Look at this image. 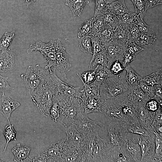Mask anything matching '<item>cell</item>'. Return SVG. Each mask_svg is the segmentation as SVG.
I'll use <instances>...</instances> for the list:
<instances>
[{
	"label": "cell",
	"instance_id": "74e56055",
	"mask_svg": "<svg viewBox=\"0 0 162 162\" xmlns=\"http://www.w3.org/2000/svg\"><path fill=\"white\" fill-rule=\"evenodd\" d=\"M103 21L104 25L114 29L119 24V20L114 14L107 10L104 15Z\"/></svg>",
	"mask_w": 162,
	"mask_h": 162
},
{
	"label": "cell",
	"instance_id": "91938a15",
	"mask_svg": "<svg viewBox=\"0 0 162 162\" xmlns=\"http://www.w3.org/2000/svg\"><path fill=\"white\" fill-rule=\"evenodd\" d=\"M147 9L162 4V0H147Z\"/></svg>",
	"mask_w": 162,
	"mask_h": 162
},
{
	"label": "cell",
	"instance_id": "d6a6232c",
	"mask_svg": "<svg viewBox=\"0 0 162 162\" xmlns=\"http://www.w3.org/2000/svg\"><path fill=\"white\" fill-rule=\"evenodd\" d=\"M135 23V25L141 33L148 36L156 37L154 30L150 26L146 24L139 16L136 18Z\"/></svg>",
	"mask_w": 162,
	"mask_h": 162
},
{
	"label": "cell",
	"instance_id": "1f68e13d",
	"mask_svg": "<svg viewBox=\"0 0 162 162\" xmlns=\"http://www.w3.org/2000/svg\"><path fill=\"white\" fill-rule=\"evenodd\" d=\"M142 80L151 86L156 84H162V67L151 74L142 78Z\"/></svg>",
	"mask_w": 162,
	"mask_h": 162
},
{
	"label": "cell",
	"instance_id": "6125c7cd",
	"mask_svg": "<svg viewBox=\"0 0 162 162\" xmlns=\"http://www.w3.org/2000/svg\"><path fill=\"white\" fill-rule=\"evenodd\" d=\"M105 2L108 4H110L113 2L120 1V0H123L124 1L125 0H104Z\"/></svg>",
	"mask_w": 162,
	"mask_h": 162
},
{
	"label": "cell",
	"instance_id": "d6986e66",
	"mask_svg": "<svg viewBox=\"0 0 162 162\" xmlns=\"http://www.w3.org/2000/svg\"><path fill=\"white\" fill-rule=\"evenodd\" d=\"M20 105L19 102L14 100L9 96L2 93L0 98V113L7 120H9L12 112Z\"/></svg>",
	"mask_w": 162,
	"mask_h": 162
},
{
	"label": "cell",
	"instance_id": "7c38bea8",
	"mask_svg": "<svg viewBox=\"0 0 162 162\" xmlns=\"http://www.w3.org/2000/svg\"><path fill=\"white\" fill-rule=\"evenodd\" d=\"M122 123L108 122V138L110 143L114 148L122 147L124 133L121 126Z\"/></svg>",
	"mask_w": 162,
	"mask_h": 162
},
{
	"label": "cell",
	"instance_id": "7a4b0ae2",
	"mask_svg": "<svg viewBox=\"0 0 162 162\" xmlns=\"http://www.w3.org/2000/svg\"><path fill=\"white\" fill-rule=\"evenodd\" d=\"M55 97L59 108V116L57 122L66 130L73 124L77 113L84 110V100L81 98L68 97L57 93Z\"/></svg>",
	"mask_w": 162,
	"mask_h": 162
},
{
	"label": "cell",
	"instance_id": "9c48e42d",
	"mask_svg": "<svg viewBox=\"0 0 162 162\" xmlns=\"http://www.w3.org/2000/svg\"><path fill=\"white\" fill-rule=\"evenodd\" d=\"M140 135L125 132L122 144L124 152L130 157L133 162H140L141 158V148L139 144Z\"/></svg>",
	"mask_w": 162,
	"mask_h": 162
},
{
	"label": "cell",
	"instance_id": "6f0895ef",
	"mask_svg": "<svg viewBox=\"0 0 162 162\" xmlns=\"http://www.w3.org/2000/svg\"><path fill=\"white\" fill-rule=\"evenodd\" d=\"M135 56L125 52L122 59V65L124 68L134 60L135 59Z\"/></svg>",
	"mask_w": 162,
	"mask_h": 162
},
{
	"label": "cell",
	"instance_id": "3957f363",
	"mask_svg": "<svg viewBox=\"0 0 162 162\" xmlns=\"http://www.w3.org/2000/svg\"><path fill=\"white\" fill-rule=\"evenodd\" d=\"M122 73L116 75L112 74L101 84L99 95L102 100L114 99L128 93L131 86L128 84Z\"/></svg>",
	"mask_w": 162,
	"mask_h": 162
},
{
	"label": "cell",
	"instance_id": "4fadbf2b",
	"mask_svg": "<svg viewBox=\"0 0 162 162\" xmlns=\"http://www.w3.org/2000/svg\"><path fill=\"white\" fill-rule=\"evenodd\" d=\"M52 75L57 93L68 97L82 98L83 94L80 87L73 86L62 80L56 75L55 70L53 71Z\"/></svg>",
	"mask_w": 162,
	"mask_h": 162
},
{
	"label": "cell",
	"instance_id": "2e32d148",
	"mask_svg": "<svg viewBox=\"0 0 162 162\" xmlns=\"http://www.w3.org/2000/svg\"><path fill=\"white\" fill-rule=\"evenodd\" d=\"M136 110L139 124L145 129L150 131L155 112L147 110L144 106V103H138Z\"/></svg>",
	"mask_w": 162,
	"mask_h": 162
},
{
	"label": "cell",
	"instance_id": "681fc988",
	"mask_svg": "<svg viewBox=\"0 0 162 162\" xmlns=\"http://www.w3.org/2000/svg\"><path fill=\"white\" fill-rule=\"evenodd\" d=\"M8 77L3 76L0 74V92L4 93L7 91H14V88L11 87L8 82Z\"/></svg>",
	"mask_w": 162,
	"mask_h": 162
},
{
	"label": "cell",
	"instance_id": "603a6c76",
	"mask_svg": "<svg viewBox=\"0 0 162 162\" xmlns=\"http://www.w3.org/2000/svg\"><path fill=\"white\" fill-rule=\"evenodd\" d=\"M103 100L100 98L90 97L84 100L83 103L84 113L87 115L92 112H102Z\"/></svg>",
	"mask_w": 162,
	"mask_h": 162
},
{
	"label": "cell",
	"instance_id": "7bdbcfd3",
	"mask_svg": "<svg viewBox=\"0 0 162 162\" xmlns=\"http://www.w3.org/2000/svg\"><path fill=\"white\" fill-rule=\"evenodd\" d=\"M109 6L104 0H95L94 17L104 16L107 11Z\"/></svg>",
	"mask_w": 162,
	"mask_h": 162
},
{
	"label": "cell",
	"instance_id": "9a60e30c",
	"mask_svg": "<svg viewBox=\"0 0 162 162\" xmlns=\"http://www.w3.org/2000/svg\"><path fill=\"white\" fill-rule=\"evenodd\" d=\"M71 67L68 60V55L65 49L60 43L56 52V70L60 72L65 80L67 79V75Z\"/></svg>",
	"mask_w": 162,
	"mask_h": 162
},
{
	"label": "cell",
	"instance_id": "60d3db41",
	"mask_svg": "<svg viewBox=\"0 0 162 162\" xmlns=\"http://www.w3.org/2000/svg\"><path fill=\"white\" fill-rule=\"evenodd\" d=\"M155 131L162 134V110L159 109L155 112L154 119L152 124L150 131Z\"/></svg>",
	"mask_w": 162,
	"mask_h": 162
},
{
	"label": "cell",
	"instance_id": "ffe728a7",
	"mask_svg": "<svg viewBox=\"0 0 162 162\" xmlns=\"http://www.w3.org/2000/svg\"><path fill=\"white\" fill-rule=\"evenodd\" d=\"M127 99L130 104L136 108L138 103H145L150 98L138 85L130 87L127 93Z\"/></svg>",
	"mask_w": 162,
	"mask_h": 162
},
{
	"label": "cell",
	"instance_id": "c3c4849f",
	"mask_svg": "<svg viewBox=\"0 0 162 162\" xmlns=\"http://www.w3.org/2000/svg\"><path fill=\"white\" fill-rule=\"evenodd\" d=\"M55 96L50 110L49 117L55 122H57V120L59 116V108Z\"/></svg>",
	"mask_w": 162,
	"mask_h": 162
},
{
	"label": "cell",
	"instance_id": "f907efd6",
	"mask_svg": "<svg viewBox=\"0 0 162 162\" xmlns=\"http://www.w3.org/2000/svg\"><path fill=\"white\" fill-rule=\"evenodd\" d=\"M138 86L146 95L150 98L154 97L152 86L148 85L142 79L140 81Z\"/></svg>",
	"mask_w": 162,
	"mask_h": 162
},
{
	"label": "cell",
	"instance_id": "6da1fadb",
	"mask_svg": "<svg viewBox=\"0 0 162 162\" xmlns=\"http://www.w3.org/2000/svg\"><path fill=\"white\" fill-rule=\"evenodd\" d=\"M50 74L30 95L38 111L46 117L50 116V111L57 92L52 73Z\"/></svg>",
	"mask_w": 162,
	"mask_h": 162
},
{
	"label": "cell",
	"instance_id": "bcb514c9",
	"mask_svg": "<svg viewBox=\"0 0 162 162\" xmlns=\"http://www.w3.org/2000/svg\"><path fill=\"white\" fill-rule=\"evenodd\" d=\"M103 16L94 17L91 23V31L96 34L101 31L105 27Z\"/></svg>",
	"mask_w": 162,
	"mask_h": 162
},
{
	"label": "cell",
	"instance_id": "5bb4252c",
	"mask_svg": "<svg viewBox=\"0 0 162 162\" xmlns=\"http://www.w3.org/2000/svg\"><path fill=\"white\" fill-rule=\"evenodd\" d=\"M106 50L108 64L116 60L123 59L127 47L125 46L112 40L104 45Z\"/></svg>",
	"mask_w": 162,
	"mask_h": 162
},
{
	"label": "cell",
	"instance_id": "e575fe53",
	"mask_svg": "<svg viewBox=\"0 0 162 162\" xmlns=\"http://www.w3.org/2000/svg\"><path fill=\"white\" fill-rule=\"evenodd\" d=\"M133 3L135 9V13L143 19L146 15L147 10V0H130Z\"/></svg>",
	"mask_w": 162,
	"mask_h": 162
},
{
	"label": "cell",
	"instance_id": "11a10c76",
	"mask_svg": "<svg viewBox=\"0 0 162 162\" xmlns=\"http://www.w3.org/2000/svg\"><path fill=\"white\" fill-rule=\"evenodd\" d=\"M144 50V48L141 47L135 42H132L128 46L126 52L136 56Z\"/></svg>",
	"mask_w": 162,
	"mask_h": 162
},
{
	"label": "cell",
	"instance_id": "680465c9",
	"mask_svg": "<svg viewBox=\"0 0 162 162\" xmlns=\"http://www.w3.org/2000/svg\"><path fill=\"white\" fill-rule=\"evenodd\" d=\"M152 86L154 95L153 98L158 100L162 99V84H156Z\"/></svg>",
	"mask_w": 162,
	"mask_h": 162
},
{
	"label": "cell",
	"instance_id": "836d02e7",
	"mask_svg": "<svg viewBox=\"0 0 162 162\" xmlns=\"http://www.w3.org/2000/svg\"><path fill=\"white\" fill-rule=\"evenodd\" d=\"M94 70L95 74V81L100 83L112 74L109 68L100 64L97 65Z\"/></svg>",
	"mask_w": 162,
	"mask_h": 162
},
{
	"label": "cell",
	"instance_id": "ac0fdd59",
	"mask_svg": "<svg viewBox=\"0 0 162 162\" xmlns=\"http://www.w3.org/2000/svg\"><path fill=\"white\" fill-rule=\"evenodd\" d=\"M112 40L122 44L127 48L132 42L127 24L119 23L113 30Z\"/></svg>",
	"mask_w": 162,
	"mask_h": 162
},
{
	"label": "cell",
	"instance_id": "484cf974",
	"mask_svg": "<svg viewBox=\"0 0 162 162\" xmlns=\"http://www.w3.org/2000/svg\"><path fill=\"white\" fill-rule=\"evenodd\" d=\"M77 75L83 84V88L80 90L83 95L82 98L84 100L90 97L98 98L99 97V88L101 83L94 81L92 85L85 83L78 73Z\"/></svg>",
	"mask_w": 162,
	"mask_h": 162
},
{
	"label": "cell",
	"instance_id": "cb8c5ba5",
	"mask_svg": "<svg viewBox=\"0 0 162 162\" xmlns=\"http://www.w3.org/2000/svg\"><path fill=\"white\" fill-rule=\"evenodd\" d=\"M31 150L27 146H21L20 143L14 147L12 152L14 155L15 162H30L31 157L29 156Z\"/></svg>",
	"mask_w": 162,
	"mask_h": 162
},
{
	"label": "cell",
	"instance_id": "83f0119b",
	"mask_svg": "<svg viewBox=\"0 0 162 162\" xmlns=\"http://www.w3.org/2000/svg\"><path fill=\"white\" fill-rule=\"evenodd\" d=\"M108 11L115 15L118 18L129 11L123 0L116 1L109 4Z\"/></svg>",
	"mask_w": 162,
	"mask_h": 162
},
{
	"label": "cell",
	"instance_id": "db71d44e",
	"mask_svg": "<svg viewBox=\"0 0 162 162\" xmlns=\"http://www.w3.org/2000/svg\"><path fill=\"white\" fill-rule=\"evenodd\" d=\"M82 80L86 84H89L95 80V74L94 70L85 72L81 74Z\"/></svg>",
	"mask_w": 162,
	"mask_h": 162
},
{
	"label": "cell",
	"instance_id": "d590c367",
	"mask_svg": "<svg viewBox=\"0 0 162 162\" xmlns=\"http://www.w3.org/2000/svg\"><path fill=\"white\" fill-rule=\"evenodd\" d=\"M98 64L102 65L109 68L110 67L108 64L106 52L97 55L91 59L88 70H90L93 67Z\"/></svg>",
	"mask_w": 162,
	"mask_h": 162
},
{
	"label": "cell",
	"instance_id": "7dc6e473",
	"mask_svg": "<svg viewBox=\"0 0 162 162\" xmlns=\"http://www.w3.org/2000/svg\"><path fill=\"white\" fill-rule=\"evenodd\" d=\"M162 99L158 100L154 98H150L144 103V106L148 110L155 112L162 108Z\"/></svg>",
	"mask_w": 162,
	"mask_h": 162
},
{
	"label": "cell",
	"instance_id": "ba28073f",
	"mask_svg": "<svg viewBox=\"0 0 162 162\" xmlns=\"http://www.w3.org/2000/svg\"><path fill=\"white\" fill-rule=\"evenodd\" d=\"M114 151L107 138L103 139L97 135L92 154V162H114Z\"/></svg>",
	"mask_w": 162,
	"mask_h": 162
},
{
	"label": "cell",
	"instance_id": "44dd1931",
	"mask_svg": "<svg viewBox=\"0 0 162 162\" xmlns=\"http://www.w3.org/2000/svg\"><path fill=\"white\" fill-rule=\"evenodd\" d=\"M15 53L7 50L0 52V72L4 73L15 67Z\"/></svg>",
	"mask_w": 162,
	"mask_h": 162
},
{
	"label": "cell",
	"instance_id": "be15d7a7",
	"mask_svg": "<svg viewBox=\"0 0 162 162\" xmlns=\"http://www.w3.org/2000/svg\"><path fill=\"white\" fill-rule=\"evenodd\" d=\"M3 161L2 160L0 159V162H3Z\"/></svg>",
	"mask_w": 162,
	"mask_h": 162
},
{
	"label": "cell",
	"instance_id": "8992f818",
	"mask_svg": "<svg viewBox=\"0 0 162 162\" xmlns=\"http://www.w3.org/2000/svg\"><path fill=\"white\" fill-rule=\"evenodd\" d=\"M61 42L59 39L55 40H51L48 43L38 41L34 44L30 45L27 50V52L30 54L33 51H39L47 61L48 64L46 66L49 68H53L56 70V52Z\"/></svg>",
	"mask_w": 162,
	"mask_h": 162
},
{
	"label": "cell",
	"instance_id": "8d00e7d4",
	"mask_svg": "<svg viewBox=\"0 0 162 162\" xmlns=\"http://www.w3.org/2000/svg\"><path fill=\"white\" fill-rule=\"evenodd\" d=\"M79 46L81 51L84 53L92 54V44L91 38L86 36L78 38Z\"/></svg>",
	"mask_w": 162,
	"mask_h": 162
},
{
	"label": "cell",
	"instance_id": "ab89813d",
	"mask_svg": "<svg viewBox=\"0 0 162 162\" xmlns=\"http://www.w3.org/2000/svg\"><path fill=\"white\" fill-rule=\"evenodd\" d=\"M15 37L13 32H5L0 40V51H4L7 50L11 45Z\"/></svg>",
	"mask_w": 162,
	"mask_h": 162
},
{
	"label": "cell",
	"instance_id": "f5cc1de1",
	"mask_svg": "<svg viewBox=\"0 0 162 162\" xmlns=\"http://www.w3.org/2000/svg\"><path fill=\"white\" fill-rule=\"evenodd\" d=\"M132 42H135L139 37L140 32L137 26L133 24H127Z\"/></svg>",
	"mask_w": 162,
	"mask_h": 162
},
{
	"label": "cell",
	"instance_id": "f546056e",
	"mask_svg": "<svg viewBox=\"0 0 162 162\" xmlns=\"http://www.w3.org/2000/svg\"><path fill=\"white\" fill-rule=\"evenodd\" d=\"M88 36L91 38L92 42V59L97 55L106 52L104 46L102 44L97 34L91 32Z\"/></svg>",
	"mask_w": 162,
	"mask_h": 162
},
{
	"label": "cell",
	"instance_id": "9f6ffc18",
	"mask_svg": "<svg viewBox=\"0 0 162 162\" xmlns=\"http://www.w3.org/2000/svg\"><path fill=\"white\" fill-rule=\"evenodd\" d=\"M110 69L112 74L116 75L122 72L124 68L119 60H116L112 63Z\"/></svg>",
	"mask_w": 162,
	"mask_h": 162
},
{
	"label": "cell",
	"instance_id": "30bf717a",
	"mask_svg": "<svg viewBox=\"0 0 162 162\" xmlns=\"http://www.w3.org/2000/svg\"><path fill=\"white\" fill-rule=\"evenodd\" d=\"M101 112L104 114L109 122L122 123L126 122L122 106L114 99L103 101Z\"/></svg>",
	"mask_w": 162,
	"mask_h": 162
},
{
	"label": "cell",
	"instance_id": "ee69618b",
	"mask_svg": "<svg viewBox=\"0 0 162 162\" xmlns=\"http://www.w3.org/2000/svg\"><path fill=\"white\" fill-rule=\"evenodd\" d=\"M97 34L102 44L104 45L112 40L113 29L105 26V27Z\"/></svg>",
	"mask_w": 162,
	"mask_h": 162
},
{
	"label": "cell",
	"instance_id": "94428289",
	"mask_svg": "<svg viewBox=\"0 0 162 162\" xmlns=\"http://www.w3.org/2000/svg\"><path fill=\"white\" fill-rule=\"evenodd\" d=\"M25 0V3L24 4L26 5L27 7H28V6L32 4H33L35 2H36L38 1V0Z\"/></svg>",
	"mask_w": 162,
	"mask_h": 162
},
{
	"label": "cell",
	"instance_id": "e7e4bbea",
	"mask_svg": "<svg viewBox=\"0 0 162 162\" xmlns=\"http://www.w3.org/2000/svg\"></svg>",
	"mask_w": 162,
	"mask_h": 162
},
{
	"label": "cell",
	"instance_id": "f6af8a7d",
	"mask_svg": "<svg viewBox=\"0 0 162 162\" xmlns=\"http://www.w3.org/2000/svg\"><path fill=\"white\" fill-rule=\"evenodd\" d=\"M93 18L85 21L79 26L78 32V38L88 36L91 31V23Z\"/></svg>",
	"mask_w": 162,
	"mask_h": 162
},
{
	"label": "cell",
	"instance_id": "8fae6325",
	"mask_svg": "<svg viewBox=\"0 0 162 162\" xmlns=\"http://www.w3.org/2000/svg\"><path fill=\"white\" fill-rule=\"evenodd\" d=\"M139 144L141 148L140 162H152L155 152V135L152 132L150 136L140 135Z\"/></svg>",
	"mask_w": 162,
	"mask_h": 162
},
{
	"label": "cell",
	"instance_id": "52a82bcc",
	"mask_svg": "<svg viewBox=\"0 0 162 162\" xmlns=\"http://www.w3.org/2000/svg\"><path fill=\"white\" fill-rule=\"evenodd\" d=\"M72 125L85 136L97 133L104 126V124L99 121L90 119L84 113V110L77 113Z\"/></svg>",
	"mask_w": 162,
	"mask_h": 162
},
{
	"label": "cell",
	"instance_id": "4316f807",
	"mask_svg": "<svg viewBox=\"0 0 162 162\" xmlns=\"http://www.w3.org/2000/svg\"><path fill=\"white\" fill-rule=\"evenodd\" d=\"M65 4L70 9L74 17L80 16L84 6L89 3L88 0H65Z\"/></svg>",
	"mask_w": 162,
	"mask_h": 162
},
{
	"label": "cell",
	"instance_id": "5b68a950",
	"mask_svg": "<svg viewBox=\"0 0 162 162\" xmlns=\"http://www.w3.org/2000/svg\"><path fill=\"white\" fill-rule=\"evenodd\" d=\"M52 68L42 67L38 64L29 66L21 77L24 80L27 92L30 95L50 74Z\"/></svg>",
	"mask_w": 162,
	"mask_h": 162
},
{
	"label": "cell",
	"instance_id": "d4e9b609",
	"mask_svg": "<svg viewBox=\"0 0 162 162\" xmlns=\"http://www.w3.org/2000/svg\"><path fill=\"white\" fill-rule=\"evenodd\" d=\"M121 126L124 132H129L142 136H150L152 133L145 129L139 123L125 122Z\"/></svg>",
	"mask_w": 162,
	"mask_h": 162
},
{
	"label": "cell",
	"instance_id": "4dcf8cb0",
	"mask_svg": "<svg viewBox=\"0 0 162 162\" xmlns=\"http://www.w3.org/2000/svg\"><path fill=\"white\" fill-rule=\"evenodd\" d=\"M155 135V152L152 162H161L162 160V134L153 131Z\"/></svg>",
	"mask_w": 162,
	"mask_h": 162
},
{
	"label": "cell",
	"instance_id": "f35d334b",
	"mask_svg": "<svg viewBox=\"0 0 162 162\" xmlns=\"http://www.w3.org/2000/svg\"><path fill=\"white\" fill-rule=\"evenodd\" d=\"M8 120L9 124L5 126L3 132V135L6 140V143L4 152L6 150L7 145L9 142L13 140L16 141V132L14 128V125L11 124L9 120Z\"/></svg>",
	"mask_w": 162,
	"mask_h": 162
},
{
	"label": "cell",
	"instance_id": "e0dca14e",
	"mask_svg": "<svg viewBox=\"0 0 162 162\" xmlns=\"http://www.w3.org/2000/svg\"><path fill=\"white\" fill-rule=\"evenodd\" d=\"M66 130L68 142L81 151L85 144L86 136L79 132L72 125Z\"/></svg>",
	"mask_w": 162,
	"mask_h": 162
},
{
	"label": "cell",
	"instance_id": "f1b7e54d",
	"mask_svg": "<svg viewBox=\"0 0 162 162\" xmlns=\"http://www.w3.org/2000/svg\"><path fill=\"white\" fill-rule=\"evenodd\" d=\"M124 70L126 71L125 77L128 84L131 87L138 86L142 77L131 68L130 64L125 68Z\"/></svg>",
	"mask_w": 162,
	"mask_h": 162
},
{
	"label": "cell",
	"instance_id": "277c9868",
	"mask_svg": "<svg viewBox=\"0 0 162 162\" xmlns=\"http://www.w3.org/2000/svg\"><path fill=\"white\" fill-rule=\"evenodd\" d=\"M70 146L65 138L53 142L43 152L34 158L31 162H64V159Z\"/></svg>",
	"mask_w": 162,
	"mask_h": 162
},
{
	"label": "cell",
	"instance_id": "b9f144b4",
	"mask_svg": "<svg viewBox=\"0 0 162 162\" xmlns=\"http://www.w3.org/2000/svg\"><path fill=\"white\" fill-rule=\"evenodd\" d=\"M156 40V37L148 36L141 33L139 38L134 42L144 48L152 46Z\"/></svg>",
	"mask_w": 162,
	"mask_h": 162
},
{
	"label": "cell",
	"instance_id": "816d5d0a",
	"mask_svg": "<svg viewBox=\"0 0 162 162\" xmlns=\"http://www.w3.org/2000/svg\"><path fill=\"white\" fill-rule=\"evenodd\" d=\"M135 13H132L130 11L127 12L118 17L119 23L133 24Z\"/></svg>",
	"mask_w": 162,
	"mask_h": 162
},
{
	"label": "cell",
	"instance_id": "7402d4cb",
	"mask_svg": "<svg viewBox=\"0 0 162 162\" xmlns=\"http://www.w3.org/2000/svg\"><path fill=\"white\" fill-rule=\"evenodd\" d=\"M118 103L122 106L126 122L139 123L136 109L128 102L127 97Z\"/></svg>",
	"mask_w": 162,
	"mask_h": 162
}]
</instances>
